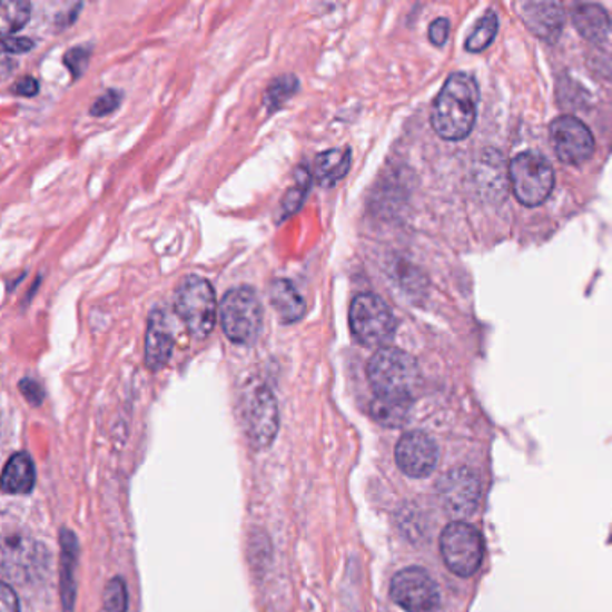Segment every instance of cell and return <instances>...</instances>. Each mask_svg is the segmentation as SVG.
I'll return each instance as SVG.
<instances>
[{"instance_id":"1","label":"cell","mask_w":612,"mask_h":612,"mask_svg":"<svg viewBox=\"0 0 612 612\" xmlns=\"http://www.w3.org/2000/svg\"><path fill=\"white\" fill-rule=\"evenodd\" d=\"M478 85L465 72L450 76L432 108L433 130L444 140H462L473 131L478 113Z\"/></svg>"},{"instance_id":"2","label":"cell","mask_w":612,"mask_h":612,"mask_svg":"<svg viewBox=\"0 0 612 612\" xmlns=\"http://www.w3.org/2000/svg\"><path fill=\"white\" fill-rule=\"evenodd\" d=\"M175 312L193 336L207 338L213 333L218 313L213 284L195 274L181 278L175 292Z\"/></svg>"},{"instance_id":"3","label":"cell","mask_w":612,"mask_h":612,"mask_svg":"<svg viewBox=\"0 0 612 612\" xmlns=\"http://www.w3.org/2000/svg\"><path fill=\"white\" fill-rule=\"evenodd\" d=\"M367 376L376 395H412L421 372L415 357L408 353L383 347L371 357Z\"/></svg>"},{"instance_id":"4","label":"cell","mask_w":612,"mask_h":612,"mask_svg":"<svg viewBox=\"0 0 612 612\" xmlns=\"http://www.w3.org/2000/svg\"><path fill=\"white\" fill-rule=\"evenodd\" d=\"M348 325L354 338L365 347H385L397 329L388 304L374 293H359L354 297L348 309Z\"/></svg>"},{"instance_id":"5","label":"cell","mask_w":612,"mask_h":612,"mask_svg":"<svg viewBox=\"0 0 612 612\" xmlns=\"http://www.w3.org/2000/svg\"><path fill=\"white\" fill-rule=\"evenodd\" d=\"M223 330L237 345H251L263 329V304L254 289L237 286L225 293L219 306Z\"/></svg>"},{"instance_id":"6","label":"cell","mask_w":612,"mask_h":612,"mask_svg":"<svg viewBox=\"0 0 612 612\" xmlns=\"http://www.w3.org/2000/svg\"><path fill=\"white\" fill-rule=\"evenodd\" d=\"M509 175H511L515 198L524 207H537L544 204L555 187V171L552 164L535 151H524L512 158Z\"/></svg>"},{"instance_id":"7","label":"cell","mask_w":612,"mask_h":612,"mask_svg":"<svg viewBox=\"0 0 612 612\" xmlns=\"http://www.w3.org/2000/svg\"><path fill=\"white\" fill-rule=\"evenodd\" d=\"M441 552L445 564L455 575H474L483 561L482 535L473 524L455 521L442 532Z\"/></svg>"},{"instance_id":"8","label":"cell","mask_w":612,"mask_h":612,"mask_svg":"<svg viewBox=\"0 0 612 612\" xmlns=\"http://www.w3.org/2000/svg\"><path fill=\"white\" fill-rule=\"evenodd\" d=\"M246 438L256 450H266L278 432V406L266 385H257L246 394L243 404Z\"/></svg>"},{"instance_id":"9","label":"cell","mask_w":612,"mask_h":612,"mask_svg":"<svg viewBox=\"0 0 612 612\" xmlns=\"http://www.w3.org/2000/svg\"><path fill=\"white\" fill-rule=\"evenodd\" d=\"M389 594L406 612L441 611V591L423 567H406L392 580Z\"/></svg>"},{"instance_id":"10","label":"cell","mask_w":612,"mask_h":612,"mask_svg":"<svg viewBox=\"0 0 612 612\" xmlns=\"http://www.w3.org/2000/svg\"><path fill=\"white\" fill-rule=\"evenodd\" d=\"M438 496L447 512L455 515L473 514L482 497V480L473 468L455 467L438 482Z\"/></svg>"},{"instance_id":"11","label":"cell","mask_w":612,"mask_h":612,"mask_svg":"<svg viewBox=\"0 0 612 612\" xmlns=\"http://www.w3.org/2000/svg\"><path fill=\"white\" fill-rule=\"evenodd\" d=\"M550 139L562 162L582 164L594 154V137L584 122L573 116H561L550 126Z\"/></svg>"},{"instance_id":"12","label":"cell","mask_w":612,"mask_h":612,"mask_svg":"<svg viewBox=\"0 0 612 612\" xmlns=\"http://www.w3.org/2000/svg\"><path fill=\"white\" fill-rule=\"evenodd\" d=\"M395 460L409 478H426L438 464V447L427 433H404L395 447Z\"/></svg>"},{"instance_id":"13","label":"cell","mask_w":612,"mask_h":612,"mask_svg":"<svg viewBox=\"0 0 612 612\" xmlns=\"http://www.w3.org/2000/svg\"><path fill=\"white\" fill-rule=\"evenodd\" d=\"M46 550L33 541L8 537L4 543V575L8 579L31 580L42 571Z\"/></svg>"},{"instance_id":"14","label":"cell","mask_w":612,"mask_h":612,"mask_svg":"<svg viewBox=\"0 0 612 612\" xmlns=\"http://www.w3.org/2000/svg\"><path fill=\"white\" fill-rule=\"evenodd\" d=\"M172 334L167 324L166 313L154 309L148 318V329L145 339V362L149 371H160L166 367L172 354Z\"/></svg>"},{"instance_id":"15","label":"cell","mask_w":612,"mask_h":612,"mask_svg":"<svg viewBox=\"0 0 612 612\" xmlns=\"http://www.w3.org/2000/svg\"><path fill=\"white\" fill-rule=\"evenodd\" d=\"M521 10L524 22L537 37L553 40L561 33L564 13L555 2H526Z\"/></svg>"},{"instance_id":"16","label":"cell","mask_w":612,"mask_h":612,"mask_svg":"<svg viewBox=\"0 0 612 612\" xmlns=\"http://www.w3.org/2000/svg\"><path fill=\"white\" fill-rule=\"evenodd\" d=\"M269 302L284 324H295L306 313V302L288 278H274L269 283Z\"/></svg>"},{"instance_id":"17","label":"cell","mask_w":612,"mask_h":612,"mask_svg":"<svg viewBox=\"0 0 612 612\" xmlns=\"http://www.w3.org/2000/svg\"><path fill=\"white\" fill-rule=\"evenodd\" d=\"M61 544V602L66 612L75 611L76 602V567H78V539L70 532L63 529L60 532Z\"/></svg>"},{"instance_id":"18","label":"cell","mask_w":612,"mask_h":612,"mask_svg":"<svg viewBox=\"0 0 612 612\" xmlns=\"http://www.w3.org/2000/svg\"><path fill=\"white\" fill-rule=\"evenodd\" d=\"M34 480H37V471H34L33 460L28 453H17L8 460L2 473V492L23 496L33 491Z\"/></svg>"},{"instance_id":"19","label":"cell","mask_w":612,"mask_h":612,"mask_svg":"<svg viewBox=\"0 0 612 612\" xmlns=\"http://www.w3.org/2000/svg\"><path fill=\"white\" fill-rule=\"evenodd\" d=\"M351 164H353V151L348 146L325 149L315 158L316 180L325 187L334 186L347 175Z\"/></svg>"},{"instance_id":"20","label":"cell","mask_w":612,"mask_h":612,"mask_svg":"<svg viewBox=\"0 0 612 612\" xmlns=\"http://www.w3.org/2000/svg\"><path fill=\"white\" fill-rule=\"evenodd\" d=\"M412 404V395H374L371 403L372 417L381 426L399 427L408 421Z\"/></svg>"},{"instance_id":"21","label":"cell","mask_w":612,"mask_h":612,"mask_svg":"<svg viewBox=\"0 0 612 612\" xmlns=\"http://www.w3.org/2000/svg\"><path fill=\"white\" fill-rule=\"evenodd\" d=\"M576 31L590 42H603L611 33V20L608 11L599 4H580L573 11Z\"/></svg>"},{"instance_id":"22","label":"cell","mask_w":612,"mask_h":612,"mask_svg":"<svg viewBox=\"0 0 612 612\" xmlns=\"http://www.w3.org/2000/svg\"><path fill=\"white\" fill-rule=\"evenodd\" d=\"M31 14V6L23 0H6L0 6V29L4 37H13L26 26Z\"/></svg>"},{"instance_id":"23","label":"cell","mask_w":612,"mask_h":612,"mask_svg":"<svg viewBox=\"0 0 612 612\" xmlns=\"http://www.w3.org/2000/svg\"><path fill=\"white\" fill-rule=\"evenodd\" d=\"M500 19L494 11H487V14L476 23L471 37L465 40V49L471 52H482L491 46L492 40L496 38Z\"/></svg>"},{"instance_id":"24","label":"cell","mask_w":612,"mask_h":612,"mask_svg":"<svg viewBox=\"0 0 612 612\" xmlns=\"http://www.w3.org/2000/svg\"><path fill=\"white\" fill-rule=\"evenodd\" d=\"M298 79L295 76H280L269 83L268 92H266V105L269 110H278L284 102L288 101L292 96L298 92Z\"/></svg>"},{"instance_id":"25","label":"cell","mask_w":612,"mask_h":612,"mask_svg":"<svg viewBox=\"0 0 612 612\" xmlns=\"http://www.w3.org/2000/svg\"><path fill=\"white\" fill-rule=\"evenodd\" d=\"M309 181H312V177H309V171H307L306 167L298 169L297 184H295V187L289 189L288 193H286V196H284V218H288V216H292V214H295L298 209H300V205L304 204V198H306V193L309 190Z\"/></svg>"},{"instance_id":"26","label":"cell","mask_w":612,"mask_h":612,"mask_svg":"<svg viewBox=\"0 0 612 612\" xmlns=\"http://www.w3.org/2000/svg\"><path fill=\"white\" fill-rule=\"evenodd\" d=\"M101 612H128V591L122 579H111L102 591Z\"/></svg>"},{"instance_id":"27","label":"cell","mask_w":612,"mask_h":612,"mask_svg":"<svg viewBox=\"0 0 612 612\" xmlns=\"http://www.w3.org/2000/svg\"><path fill=\"white\" fill-rule=\"evenodd\" d=\"M89 56L90 51L87 47L79 46L75 49H69L63 56V63H66L67 69L70 70V75L78 76L83 75V70L89 66Z\"/></svg>"},{"instance_id":"28","label":"cell","mask_w":612,"mask_h":612,"mask_svg":"<svg viewBox=\"0 0 612 612\" xmlns=\"http://www.w3.org/2000/svg\"><path fill=\"white\" fill-rule=\"evenodd\" d=\"M121 102V92L119 90H107L102 92L96 101H93L92 107H90V113L92 116H108L111 111L116 110Z\"/></svg>"},{"instance_id":"29","label":"cell","mask_w":612,"mask_h":612,"mask_svg":"<svg viewBox=\"0 0 612 612\" xmlns=\"http://www.w3.org/2000/svg\"><path fill=\"white\" fill-rule=\"evenodd\" d=\"M19 388H20V392H22L23 397H26V401H28L29 404H33V406H38V404H42L43 389H42V386L38 385L37 381L29 379V377H23V379L20 381Z\"/></svg>"},{"instance_id":"30","label":"cell","mask_w":612,"mask_h":612,"mask_svg":"<svg viewBox=\"0 0 612 612\" xmlns=\"http://www.w3.org/2000/svg\"><path fill=\"white\" fill-rule=\"evenodd\" d=\"M447 38H450V20H433L432 26H430V40H432L433 46H444L447 42Z\"/></svg>"},{"instance_id":"31","label":"cell","mask_w":612,"mask_h":612,"mask_svg":"<svg viewBox=\"0 0 612 612\" xmlns=\"http://www.w3.org/2000/svg\"><path fill=\"white\" fill-rule=\"evenodd\" d=\"M0 609H2V612H20L19 599H17V594L11 590L8 582H4L2 590H0Z\"/></svg>"},{"instance_id":"32","label":"cell","mask_w":612,"mask_h":612,"mask_svg":"<svg viewBox=\"0 0 612 612\" xmlns=\"http://www.w3.org/2000/svg\"><path fill=\"white\" fill-rule=\"evenodd\" d=\"M4 51L13 52V55H20V52H28L29 49H33V40H29L26 37H4L2 40Z\"/></svg>"},{"instance_id":"33","label":"cell","mask_w":612,"mask_h":612,"mask_svg":"<svg viewBox=\"0 0 612 612\" xmlns=\"http://www.w3.org/2000/svg\"><path fill=\"white\" fill-rule=\"evenodd\" d=\"M38 81L37 78H33V76H23V78H20L17 83H14V92L19 93V96H23V98H33V96H37L38 93Z\"/></svg>"}]
</instances>
